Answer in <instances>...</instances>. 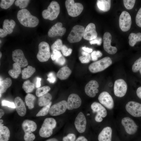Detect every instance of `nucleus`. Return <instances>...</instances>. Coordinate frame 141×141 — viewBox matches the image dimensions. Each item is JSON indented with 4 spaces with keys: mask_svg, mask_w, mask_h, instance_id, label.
<instances>
[{
    "mask_svg": "<svg viewBox=\"0 0 141 141\" xmlns=\"http://www.w3.org/2000/svg\"><path fill=\"white\" fill-rule=\"evenodd\" d=\"M74 124L76 129L79 132L82 133L85 131L86 120L85 116L82 112H80L76 117Z\"/></svg>",
    "mask_w": 141,
    "mask_h": 141,
    "instance_id": "4be33fe9",
    "label": "nucleus"
},
{
    "mask_svg": "<svg viewBox=\"0 0 141 141\" xmlns=\"http://www.w3.org/2000/svg\"><path fill=\"white\" fill-rule=\"evenodd\" d=\"M60 8L58 3L56 1H52L48 9L43 11L42 13L43 18L50 20L56 19L60 13Z\"/></svg>",
    "mask_w": 141,
    "mask_h": 141,
    "instance_id": "20e7f679",
    "label": "nucleus"
},
{
    "mask_svg": "<svg viewBox=\"0 0 141 141\" xmlns=\"http://www.w3.org/2000/svg\"><path fill=\"white\" fill-rule=\"evenodd\" d=\"M82 48L84 51L88 53L91 52L92 51V49L86 48L85 46L82 47Z\"/></svg>",
    "mask_w": 141,
    "mask_h": 141,
    "instance_id": "bf43d9fd",
    "label": "nucleus"
},
{
    "mask_svg": "<svg viewBox=\"0 0 141 141\" xmlns=\"http://www.w3.org/2000/svg\"><path fill=\"white\" fill-rule=\"evenodd\" d=\"M50 90V87L47 86L38 88L36 90V95L39 97L48 93Z\"/></svg>",
    "mask_w": 141,
    "mask_h": 141,
    "instance_id": "c9c22d12",
    "label": "nucleus"
},
{
    "mask_svg": "<svg viewBox=\"0 0 141 141\" xmlns=\"http://www.w3.org/2000/svg\"><path fill=\"white\" fill-rule=\"evenodd\" d=\"M125 108L127 111L135 117L141 116V104L138 102L130 101L126 104Z\"/></svg>",
    "mask_w": 141,
    "mask_h": 141,
    "instance_id": "ddd939ff",
    "label": "nucleus"
},
{
    "mask_svg": "<svg viewBox=\"0 0 141 141\" xmlns=\"http://www.w3.org/2000/svg\"><path fill=\"white\" fill-rule=\"evenodd\" d=\"M82 56L79 57V59L82 63H89L91 59L90 55L85 51H82L81 52Z\"/></svg>",
    "mask_w": 141,
    "mask_h": 141,
    "instance_id": "4c0bfd02",
    "label": "nucleus"
},
{
    "mask_svg": "<svg viewBox=\"0 0 141 141\" xmlns=\"http://www.w3.org/2000/svg\"><path fill=\"white\" fill-rule=\"evenodd\" d=\"M55 61L56 63L61 66L63 65L66 62L65 58L62 56L61 57L56 59Z\"/></svg>",
    "mask_w": 141,
    "mask_h": 141,
    "instance_id": "603ef678",
    "label": "nucleus"
},
{
    "mask_svg": "<svg viewBox=\"0 0 141 141\" xmlns=\"http://www.w3.org/2000/svg\"><path fill=\"white\" fill-rule=\"evenodd\" d=\"M139 72L141 75V68L139 70Z\"/></svg>",
    "mask_w": 141,
    "mask_h": 141,
    "instance_id": "69168bd1",
    "label": "nucleus"
},
{
    "mask_svg": "<svg viewBox=\"0 0 141 141\" xmlns=\"http://www.w3.org/2000/svg\"><path fill=\"white\" fill-rule=\"evenodd\" d=\"M12 57L13 61L21 68L24 67L28 64V61L21 49H16L13 51Z\"/></svg>",
    "mask_w": 141,
    "mask_h": 141,
    "instance_id": "2eb2a0df",
    "label": "nucleus"
},
{
    "mask_svg": "<svg viewBox=\"0 0 141 141\" xmlns=\"http://www.w3.org/2000/svg\"><path fill=\"white\" fill-rule=\"evenodd\" d=\"M21 67L15 63L13 64V68L8 71L9 74L13 78L16 79L21 72Z\"/></svg>",
    "mask_w": 141,
    "mask_h": 141,
    "instance_id": "c756f323",
    "label": "nucleus"
},
{
    "mask_svg": "<svg viewBox=\"0 0 141 141\" xmlns=\"http://www.w3.org/2000/svg\"><path fill=\"white\" fill-rule=\"evenodd\" d=\"M112 129L109 127H106L102 130L99 134L98 139L99 141H111Z\"/></svg>",
    "mask_w": 141,
    "mask_h": 141,
    "instance_id": "b1692460",
    "label": "nucleus"
},
{
    "mask_svg": "<svg viewBox=\"0 0 141 141\" xmlns=\"http://www.w3.org/2000/svg\"><path fill=\"white\" fill-rule=\"evenodd\" d=\"M8 34L3 29H0V37L1 38H3L6 36Z\"/></svg>",
    "mask_w": 141,
    "mask_h": 141,
    "instance_id": "5fc2aeb1",
    "label": "nucleus"
},
{
    "mask_svg": "<svg viewBox=\"0 0 141 141\" xmlns=\"http://www.w3.org/2000/svg\"><path fill=\"white\" fill-rule=\"evenodd\" d=\"M41 79L39 77H37L36 82V87L37 88H39L41 86Z\"/></svg>",
    "mask_w": 141,
    "mask_h": 141,
    "instance_id": "6e6d98bb",
    "label": "nucleus"
},
{
    "mask_svg": "<svg viewBox=\"0 0 141 141\" xmlns=\"http://www.w3.org/2000/svg\"><path fill=\"white\" fill-rule=\"evenodd\" d=\"M63 46L62 40L58 39L51 45V48L52 51L54 50L60 51L61 50Z\"/></svg>",
    "mask_w": 141,
    "mask_h": 141,
    "instance_id": "58836bf2",
    "label": "nucleus"
},
{
    "mask_svg": "<svg viewBox=\"0 0 141 141\" xmlns=\"http://www.w3.org/2000/svg\"><path fill=\"white\" fill-rule=\"evenodd\" d=\"M100 103L109 109H112L114 105V102L111 96L107 92H102L98 97Z\"/></svg>",
    "mask_w": 141,
    "mask_h": 141,
    "instance_id": "dca6fc26",
    "label": "nucleus"
},
{
    "mask_svg": "<svg viewBox=\"0 0 141 141\" xmlns=\"http://www.w3.org/2000/svg\"><path fill=\"white\" fill-rule=\"evenodd\" d=\"M62 56V55L60 51L56 50H54L52 51L51 55V57L53 61H55Z\"/></svg>",
    "mask_w": 141,
    "mask_h": 141,
    "instance_id": "49530a36",
    "label": "nucleus"
},
{
    "mask_svg": "<svg viewBox=\"0 0 141 141\" xmlns=\"http://www.w3.org/2000/svg\"><path fill=\"white\" fill-rule=\"evenodd\" d=\"M15 24V21L13 20H9L8 19H5L4 20L3 23V29L8 34H10L13 32Z\"/></svg>",
    "mask_w": 141,
    "mask_h": 141,
    "instance_id": "bb28decb",
    "label": "nucleus"
},
{
    "mask_svg": "<svg viewBox=\"0 0 141 141\" xmlns=\"http://www.w3.org/2000/svg\"><path fill=\"white\" fill-rule=\"evenodd\" d=\"M2 105V106H7L11 108H15V104L13 102H11L8 101L3 100L1 102Z\"/></svg>",
    "mask_w": 141,
    "mask_h": 141,
    "instance_id": "3c124183",
    "label": "nucleus"
},
{
    "mask_svg": "<svg viewBox=\"0 0 141 141\" xmlns=\"http://www.w3.org/2000/svg\"><path fill=\"white\" fill-rule=\"evenodd\" d=\"M67 109V102L63 100L53 105L50 107L49 113L51 116H56L64 113Z\"/></svg>",
    "mask_w": 141,
    "mask_h": 141,
    "instance_id": "4468645a",
    "label": "nucleus"
},
{
    "mask_svg": "<svg viewBox=\"0 0 141 141\" xmlns=\"http://www.w3.org/2000/svg\"><path fill=\"white\" fill-rule=\"evenodd\" d=\"M0 58H1V56H2V53L1 52H0Z\"/></svg>",
    "mask_w": 141,
    "mask_h": 141,
    "instance_id": "0e129e2a",
    "label": "nucleus"
},
{
    "mask_svg": "<svg viewBox=\"0 0 141 141\" xmlns=\"http://www.w3.org/2000/svg\"><path fill=\"white\" fill-rule=\"evenodd\" d=\"M102 53L99 51H94L91 54V59L92 61H95L97 60L98 58L102 56Z\"/></svg>",
    "mask_w": 141,
    "mask_h": 141,
    "instance_id": "a18cd8bd",
    "label": "nucleus"
},
{
    "mask_svg": "<svg viewBox=\"0 0 141 141\" xmlns=\"http://www.w3.org/2000/svg\"><path fill=\"white\" fill-rule=\"evenodd\" d=\"M17 17L20 23L25 27H34L39 23L38 18L32 15L30 11L25 9H21L18 12Z\"/></svg>",
    "mask_w": 141,
    "mask_h": 141,
    "instance_id": "f257e3e1",
    "label": "nucleus"
},
{
    "mask_svg": "<svg viewBox=\"0 0 141 141\" xmlns=\"http://www.w3.org/2000/svg\"><path fill=\"white\" fill-rule=\"evenodd\" d=\"M39 51L37 55L38 60L40 62L48 61L50 56V46L45 42H40L38 45Z\"/></svg>",
    "mask_w": 141,
    "mask_h": 141,
    "instance_id": "6e6552de",
    "label": "nucleus"
},
{
    "mask_svg": "<svg viewBox=\"0 0 141 141\" xmlns=\"http://www.w3.org/2000/svg\"><path fill=\"white\" fill-rule=\"evenodd\" d=\"M129 43L131 46H133L138 42L141 41V33L136 34L132 33L130 34L128 37Z\"/></svg>",
    "mask_w": 141,
    "mask_h": 141,
    "instance_id": "7c9ffc66",
    "label": "nucleus"
},
{
    "mask_svg": "<svg viewBox=\"0 0 141 141\" xmlns=\"http://www.w3.org/2000/svg\"><path fill=\"white\" fill-rule=\"evenodd\" d=\"M110 58L106 57L91 64L89 67V71L93 73H95L103 70L112 64Z\"/></svg>",
    "mask_w": 141,
    "mask_h": 141,
    "instance_id": "39448f33",
    "label": "nucleus"
},
{
    "mask_svg": "<svg viewBox=\"0 0 141 141\" xmlns=\"http://www.w3.org/2000/svg\"><path fill=\"white\" fill-rule=\"evenodd\" d=\"M85 30L84 27L82 26L76 25L74 26L67 37L68 41L71 43L80 41L83 37Z\"/></svg>",
    "mask_w": 141,
    "mask_h": 141,
    "instance_id": "0eeeda50",
    "label": "nucleus"
},
{
    "mask_svg": "<svg viewBox=\"0 0 141 141\" xmlns=\"http://www.w3.org/2000/svg\"><path fill=\"white\" fill-rule=\"evenodd\" d=\"M30 1L29 0H17L15 4L16 6L19 7L20 9H24L28 6Z\"/></svg>",
    "mask_w": 141,
    "mask_h": 141,
    "instance_id": "a19ab883",
    "label": "nucleus"
},
{
    "mask_svg": "<svg viewBox=\"0 0 141 141\" xmlns=\"http://www.w3.org/2000/svg\"><path fill=\"white\" fill-rule=\"evenodd\" d=\"M72 71L67 66H65L61 68L56 74L57 77L60 79L64 80L67 79L70 75Z\"/></svg>",
    "mask_w": 141,
    "mask_h": 141,
    "instance_id": "393cba45",
    "label": "nucleus"
},
{
    "mask_svg": "<svg viewBox=\"0 0 141 141\" xmlns=\"http://www.w3.org/2000/svg\"><path fill=\"white\" fill-rule=\"evenodd\" d=\"M56 124V121L54 119L51 118H46L39 130V135L44 138L50 136L52 134L53 129L55 127Z\"/></svg>",
    "mask_w": 141,
    "mask_h": 141,
    "instance_id": "7ed1b4c3",
    "label": "nucleus"
},
{
    "mask_svg": "<svg viewBox=\"0 0 141 141\" xmlns=\"http://www.w3.org/2000/svg\"><path fill=\"white\" fill-rule=\"evenodd\" d=\"M61 50L63 55L65 56L70 55L72 51V49L71 48H68L65 45H63Z\"/></svg>",
    "mask_w": 141,
    "mask_h": 141,
    "instance_id": "c03bdc74",
    "label": "nucleus"
},
{
    "mask_svg": "<svg viewBox=\"0 0 141 141\" xmlns=\"http://www.w3.org/2000/svg\"><path fill=\"white\" fill-rule=\"evenodd\" d=\"M52 102H50L48 104L44 107L36 114L37 117L43 116L47 115L49 112Z\"/></svg>",
    "mask_w": 141,
    "mask_h": 141,
    "instance_id": "e433bc0d",
    "label": "nucleus"
},
{
    "mask_svg": "<svg viewBox=\"0 0 141 141\" xmlns=\"http://www.w3.org/2000/svg\"><path fill=\"white\" fill-rule=\"evenodd\" d=\"M66 31V28L62 27V23L57 22L49 30L48 35L50 37H54L57 36H62L64 34Z\"/></svg>",
    "mask_w": 141,
    "mask_h": 141,
    "instance_id": "a211bd4d",
    "label": "nucleus"
},
{
    "mask_svg": "<svg viewBox=\"0 0 141 141\" xmlns=\"http://www.w3.org/2000/svg\"><path fill=\"white\" fill-rule=\"evenodd\" d=\"M141 68V57L137 60L134 63L132 67V71L136 73Z\"/></svg>",
    "mask_w": 141,
    "mask_h": 141,
    "instance_id": "79ce46f5",
    "label": "nucleus"
},
{
    "mask_svg": "<svg viewBox=\"0 0 141 141\" xmlns=\"http://www.w3.org/2000/svg\"><path fill=\"white\" fill-rule=\"evenodd\" d=\"M3 122V120L2 119L0 120V124H2Z\"/></svg>",
    "mask_w": 141,
    "mask_h": 141,
    "instance_id": "e2e57ef3",
    "label": "nucleus"
},
{
    "mask_svg": "<svg viewBox=\"0 0 141 141\" xmlns=\"http://www.w3.org/2000/svg\"><path fill=\"white\" fill-rule=\"evenodd\" d=\"M67 103V109L71 110L79 108L81 105V100L78 95L72 93L69 96Z\"/></svg>",
    "mask_w": 141,
    "mask_h": 141,
    "instance_id": "6ab92c4d",
    "label": "nucleus"
},
{
    "mask_svg": "<svg viewBox=\"0 0 141 141\" xmlns=\"http://www.w3.org/2000/svg\"><path fill=\"white\" fill-rule=\"evenodd\" d=\"M136 21L137 25L141 27V7L139 9L136 15Z\"/></svg>",
    "mask_w": 141,
    "mask_h": 141,
    "instance_id": "de8ad7c7",
    "label": "nucleus"
},
{
    "mask_svg": "<svg viewBox=\"0 0 141 141\" xmlns=\"http://www.w3.org/2000/svg\"><path fill=\"white\" fill-rule=\"evenodd\" d=\"M36 99L35 97L32 94H27L25 97V101L26 105L29 109H32L34 107V102Z\"/></svg>",
    "mask_w": 141,
    "mask_h": 141,
    "instance_id": "72a5a7b5",
    "label": "nucleus"
},
{
    "mask_svg": "<svg viewBox=\"0 0 141 141\" xmlns=\"http://www.w3.org/2000/svg\"><path fill=\"white\" fill-rule=\"evenodd\" d=\"M75 138L76 136L74 134L69 133L63 137V141H75Z\"/></svg>",
    "mask_w": 141,
    "mask_h": 141,
    "instance_id": "09e8293b",
    "label": "nucleus"
},
{
    "mask_svg": "<svg viewBox=\"0 0 141 141\" xmlns=\"http://www.w3.org/2000/svg\"><path fill=\"white\" fill-rule=\"evenodd\" d=\"M111 2L110 0H98L97 4L100 10L104 12H107L110 9Z\"/></svg>",
    "mask_w": 141,
    "mask_h": 141,
    "instance_id": "cd10ccee",
    "label": "nucleus"
},
{
    "mask_svg": "<svg viewBox=\"0 0 141 141\" xmlns=\"http://www.w3.org/2000/svg\"><path fill=\"white\" fill-rule=\"evenodd\" d=\"M14 102L16 110L18 115L23 116L26 113V109L25 103L21 98L16 97L14 99Z\"/></svg>",
    "mask_w": 141,
    "mask_h": 141,
    "instance_id": "5701e85b",
    "label": "nucleus"
},
{
    "mask_svg": "<svg viewBox=\"0 0 141 141\" xmlns=\"http://www.w3.org/2000/svg\"><path fill=\"white\" fill-rule=\"evenodd\" d=\"M136 94L138 97L141 99V86L139 87L137 89Z\"/></svg>",
    "mask_w": 141,
    "mask_h": 141,
    "instance_id": "4d7b16f0",
    "label": "nucleus"
},
{
    "mask_svg": "<svg viewBox=\"0 0 141 141\" xmlns=\"http://www.w3.org/2000/svg\"><path fill=\"white\" fill-rule=\"evenodd\" d=\"M132 20L129 13L126 11H123L119 17V24L121 30L124 32L129 30L131 27Z\"/></svg>",
    "mask_w": 141,
    "mask_h": 141,
    "instance_id": "1a4fd4ad",
    "label": "nucleus"
},
{
    "mask_svg": "<svg viewBox=\"0 0 141 141\" xmlns=\"http://www.w3.org/2000/svg\"><path fill=\"white\" fill-rule=\"evenodd\" d=\"M36 69L34 68L28 66L27 68H24L22 71V78L26 79L30 77L35 72Z\"/></svg>",
    "mask_w": 141,
    "mask_h": 141,
    "instance_id": "473e14b6",
    "label": "nucleus"
},
{
    "mask_svg": "<svg viewBox=\"0 0 141 141\" xmlns=\"http://www.w3.org/2000/svg\"><path fill=\"white\" fill-rule=\"evenodd\" d=\"M91 108L93 113H97L95 120L97 122H101L103 120L102 118H104L107 115V112L105 108L98 102H93L91 105Z\"/></svg>",
    "mask_w": 141,
    "mask_h": 141,
    "instance_id": "9d476101",
    "label": "nucleus"
},
{
    "mask_svg": "<svg viewBox=\"0 0 141 141\" xmlns=\"http://www.w3.org/2000/svg\"><path fill=\"white\" fill-rule=\"evenodd\" d=\"M97 36L95 24L92 23L88 24L85 30L83 38L86 40L91 41L95 39Z\"/></svg>",
    "mask_w": 141,
    "mask_h": 141,
    "instance_id": "412c9836",
    "label": "nucleus"
},
{
    "mask_svg": "<svg viewBox=\"0 0 141 141\" xmlns=\"http://www.w3.org/2000/svg\"><path fill=\"white\" fill-rule=\"evenodd\" d=\"M102 42V39L101 37H97L94 40H92L90 42L91 45L97 44V45H100Z\"/></svg>",
    "mask_w": 141,
    "mask_h": 141,
    "instance_id": "864d4df0",
    "label": "nucleus"
},
{
    "mask_svg": "<svg viewBox=\"0 0 141 141\" xmlns=\"http://www.w3.org/2000/svg\"><path fill=\"white\" fill-rule=\"evenodd\" d=\"M111 36L110 33L108 32H105L103 35V48L105 50L110 54H115L117 51V48L115 46H111Z\"/></svg>",
    "mask_w": 141,
    "mask_h": 141,
    "instance_id": "f3484780",
    "label": "nucleus"
},
{
    "mask_svg": "<svg viewBox=\"0 0 141 141\" xmlns=\"http://www.w3.org/2000/svg\"><path fill=\"white\" fill-rule=\"evenodd\" d=\"M14 1V0H1L0 3V7L2 8L7 9L13 4Z\"/></svg>",
    "mask_w": 141,
    "mask_h": 141,
    "instance_id": "ea45409f",
    "label": "nucleus"
},
{
    "mask_svg": "<svg viewBox=\"0 0 141 141\" xmlns=\"http://www.w3.org/2000/svg\"><path fill=\"white\" fill-rule=\"evenodd\" d=\"M10 137V132L8 128L0 124V141H8Z\"/></svg>",
    "mask_w": 141,
    "mask_h": 141,
    "instance_id": "a878e982",
    "label": "nucleus"
},
{
    "mask_svg": "<svg viewBox=\"0 0 141 141\" xmlns=\"http://www.w3.org/2000/svg\"><path fill=\"white\" fill-rule=\"evenodd\" d=\"M65 5L68 14L75 17L80 14L83 9V6L80 3H75L73 0H67Z\"/></svg>",
    "mask_w": 141,
    "mask_h": 141,
    "instance_id": "423d86ee",
    "label": "nucleus"
},
{
    "mask_svg": "<svg viewBox=\"0 0 141 141\" xmlns=\"http://www.w3.org/2000/svg\"><path fill=\"white\" fill-rule=\"evenodd\" d=\"M121 123L128 134H133L136 132L138 126L131 118L128 117H124L122 119Z\"/></svg>",
    "mask_w": 141,
    "mask_h": 141,
    "instance_id": "f8f14e48",
    "label": "nucleus"
},
{
    "mask_svg": "<svg viewBox=\"0 0 141 141\" xmlns=\"http://www.w3.org/2000/svg\"><path fill=\"white\" fill-rule=\"evenodd\" d=\"M22 88L26 93L28 94L33 91L35 88V86L33 83L29 80H27L24 83Z\"/></svg>",
    "mask_w": 141,
    "mask_h": 141,
    "instance_id": "f704fd0d",
    "label": "nucleus"
},
{
    "mask_svg": "<svg viewBox=\"0 0 141 141\" xmlns=\"http://www.w3.org/2000/svg\"><path fill=\"white\" fill-rule=\"evenodd\" d=\"M22 128L25 134L24 139L25 141H33L35 138V135L32 132L35 131L37 128L36 123L31 120H26L22 124Z\"/></svg>",
    "mask_w": 141,
    "mask_h": 141,
    "instance_id": "f03ea898",
    "label": "nucleus"
},
{
    "mask_svg": "<svg viewBox=\"0 0 141 141\" xmlns=\"http://www.w3.org/2000/svg\"><path fill=\"white\" fill-rule=\"evenodd\" d=\"M4 114V111L2 109H0V118L1 119L2 116H3Z\"/></svg>",
    "mask_w": 141,
    "mask_h": 141,
    "instance_id": "052dcab7",
    "label": "nucleus"
},
{
    "mask_svg": "<svg viewBox=\"0 0 141 141\" xmlns=\"http://www.w3.org/2000/svg\"><path fill=\"white\" fill-rule=\"evenodd\" d=\"M124 4L125 8L128 9H131L133 7L136 0H124Z\"/></svg>",
    "mask_w": 141,
    "mask_h": 141,
    "instance_id": "37998d69",
    "label": "nucleus"
},
{
    "mask_svg": "<svg viewBox=\"0 0 141 141\" xmlns=\"http://www.w3.org/2000/svg\"><path fill=\"white\" fill-rule=\"evenodd\" d=\"M48 77L47 80L50 83H54L56 81V77L53 72L49 73L48 75Z\"/></svg>",
    "mask_w": 141,
    "mask_h": 141,
    "instance_id": "8fccbe9b",
    "label": "nucleus"
},
{
    "mask_svg": "<svg viewBox=\"0 0 141 141\" xmlns=\"http://www.w3.org/2000/svg\"><path fill=\"white\" fill-rule=\"evenodd\" d=\"M11 84L12 81L10 78H7L2 80L0 79V94L5 92L7 89L11 86Z\"/></svg>",
    "mask_w": 141,
    "mask_h": 141,
    "instance_id": "2f4dec72",
    "label": "nucleus"
},
{
    "mask_svg": "<svg viewBox=\"0 0 141 141\" xmlns=\"http://www.w3.org/2000/svg\"><path fill=\"white\" fill-rule=\"evenodd\" d=\"M127 89L126 83L122 79H119L114 82V93L117 97H121L126 94Z\"/></svg>",
    "mask_w": 141,
    "mask_h": 141,
    "instance_id": "9b49d317",
    "label": "nucleus"
},
{
    "mask_svg": "<svg viewBox=\"0 0 141 141\" xmlns=\"http://www.w3.org/2000/svg\"><path fill=\"white\" fill-rule=\"evenodd\" d=\"M99 86L98 83L96 80H92L90 81L85 87V92L86 94L90 97H95L99 90L98 88Z\"/></svg>",
    "mask_w": 141,
    "mask_h": 141,
    "instance_id": "aec40b11",
    "label": "nucleus"
},
{
    "mask_svg": "<svg viewBox=\"0 0 141 141\" xmlns=\"http://www.w3.org/2000/svg\"><path fill=\"white\" fill-rule=\"evenodd\" d=\"M45 141H58V140L56 138H52L48 139Z\"/></svg>",
    "mask_w": 141,
    "mask_h": 141,
    "instance_id": "680f3d73",
    "label": "nucleus"
},
{
    "mask_svg": "<svg viewBox=\"0 0 141 141\" xmlns=\"http://www.w3.org/2000/svg\"><path fill=\"white\" fill-rule=\"evenodd\" d=\"M52 98L51 95L48 93L39 97L38 100V105L40 107L44 106L51 102Z\"/></svg>",
    "mask_w": 141,
    "mask_h": 141,
    "instance_id": "c85d7f7f",
    "label": "nucleus"
},
{
    "mask_svg": "<svg viewBox=\"0 0 141 141\" xmlns=\"http://www.w3.org/2000/svg\"><path fill=\"white\" fill-rule=\"evenodd\" d=\"M90 115V114H87V115Z\"/></svg>",
    "mask_w": 141,
    "mask_h": 141,
    "instance_id": "338daca9",
    "label": "nucleus"
},
{
    "mask_svg": "<svg viewBox=\"0 0 141 141\" xmlns=\"http://www.w3.org/2000/svg\"><path fill=\"white\" fill-rule=\"evenodd\" d=\"M75 141H88V140L84 137L81 136L78 138Z\"/></svg>",
    "mask_w": 141,
    "mask_h": 141,
    "instance_id": "13d9d810",
    "label": "nucleus"
}]
</instances>
